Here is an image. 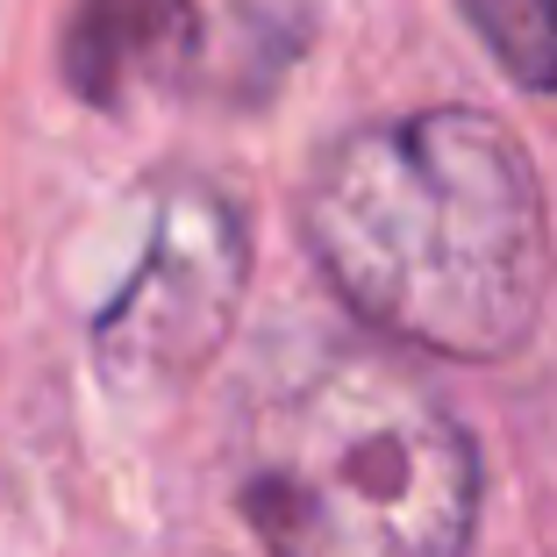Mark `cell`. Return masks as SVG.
Returning a JSON list of instances; mask_svg holds the SVG:
<instances>
[{
  "label": "cell",
  "instance_id": "6da1fadb",
  "mask_svg": "<svg viewBox=\"0 0 557 557\" xmlns=\"http://www.w3.org/2000/svg\"><path fill=\"white\" fill-rule=\"evenodd\" d=\"M300 230L344 308L429 358H508L543 314L550 214L536 164L479 108L350 129L314 164Z\"/></svg>",
  "mask_w": 557,
  "mask_h": 557
},
{
  "label": "cell",
  "instance_id": "7a4b0ae2",
  "mask_svg": "<svg viewBox=\"0 0 557 557\" xmlns=\"http://www.w3.org/2000/svg\"><path fill=\"white\" fill-rule=\"evenodd\" d=\"M236 508L272 557H472L479 450L408 364L329 344L236 408Z\"/></svg>",
  "mask_w": 557,
  "mask_h": 557
},
{
  "label": "cell",
  "instance_id": "3957f363",
  "mask_svg": "<svg viewBox=\"0 0 557 557\" xmlns=\"http://www.w3.org/2000/svg\"><path fill=\"white\" fill-rule=\"evenodd\" d=\"M244 278H250L244 214L214 186H194V180L172 186L158 200L144 264L122 278V294L94 322L100 372L115 386H129V394L194 379L230 336Z\"/></svg>",
  "mask_w": 557,
  "mask_h": 557
},
{
  "label": "cell",
  "instance_id": "277c9868",
  "mask_svg": "<svg viewBox=\"0 0 557 557\" xmlns=\"http://www.w3.org/2000/svg\"><path fill=\"white\" fill-rule=\"evenodd\" d=\"M200 58L194 0H72L65 86L86 108H129L136 94L180 86Z\"/></svg>",
  "mask_w": 557,
  "mask_h": 557
},
{
  "label": "cell",
  "instance_id": "5b68a950",
  "mask_svg": "<svg viewBox=\"0 0 557 557\" xmlns=\"http://www.w3.org/2000/svg\"><path fill=\"white\" fill-rule=\"evenodd\" d=\"M493 65L529 94H557V0H458Z\"/></svg>",
  "mask_w": 557,
  "mask_h": 557
}]
</instances>
